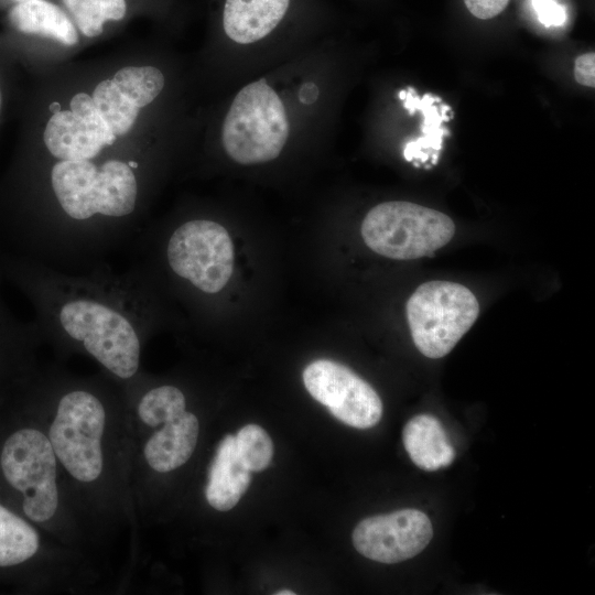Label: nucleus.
Listing matches in <instances>:
<instances>
[{"label": "nucleus", "instance_id": "1a4fd4ad", "mask_svg": "<svg viewBox=\"0 0 595 595\" xmlns=\"http://www.w3.org/2000/svg\"><path fill=\"white\" fill-rule=\"evenodd\" d=\"M432 536L429 517L409 508L361 520L353 531V543L361 555L372 561L398 563L422 552Z\"/></svg>", "mask_w": 595, "mask_h": 595}, {"label": "nucleus", "instance_id": "f257e3e1", "mask_svg": "<svg viewBox=\"0 0 595 595\" xmlns=\"http://www.w3.org/2000/svg\"><path fill=\"white\" fill-rule=\"evenodd\" d=\"M24 281L47 337L82 349L119 379L138 374L158 320L152 280L139 262L122 273L99 262L73 274L37 261L24 269Z\"/></svg>", "mask_w": 595, "mask_h": 595}, {"label": "nucleus", "instance_id": "423d86ee", "mask_svg": "<svg viewBox=\"0 0 595 595\" xmlns=\"http://www.w3.org/2000/svg\"><path fill=\"white\" fill-rule=\"evenodd\" d=\"M105 421L101 399L85 387L65 391L57 401L48 440L65 469L79 482H94L102 472Z\"/></svg>", "mask_w": 595, "mask_h": 595}, {"label": "nucleus", "instance_id": "9b49d317", "mask_svg": "<svg viewBox=\"0 0 595 595\" xmlns=\"http://www.w3.org/2000/svg\"><path fill=\"white\" fill-rule=\"evenodd\" d=\"M251 472L240 459L234 435L219 443L208 472L205 496L208 504L220 511L234 508L247 490Z\"/></svg>", "mask_w": 595, "mask_h": 595}, {"label": "nucleus", "instance_id": "dca6fc26", "mask_svg": "<svg viewBox=\"0 0 595 595\" xmlns=\"http://www.w3.org/2000/svg\"><path fill=\"white\" fill-rule=\"evenodd\" d=\"M399 97L411 115L418 110L423 116L422 136L405 144L403 151L404 158L408 161L420 160L421 162H425L430 158H433L432 152L436 155L437 151L442 148L444 134L442 122L450 119L447 111L451 109L443 105L435 96L426 94L423 98H420L412 88L401 90ZM434 162L435 160L433 158Z\"/></svg>", "mask_w": 595, "mask_h": 595}, {"label": "nucleus", "instance_id": "f03ea898", "mask_svg": "<svg viewBox=\"0 0 595 595\" xmlns=\"http://www.w3.org/2000/svg\"><path fill=\"white\" fill-rule=\"evenodd\" d=\"M289 137V120L278 94L264 78L245 86L223 125V145L240 164L275 159Z\"/></svg>", "mask_w": 595, "mask_h": 595}, {"label": "nucleus", "instance_id": "a878e982", "mask_svg": "<svg viewBox=\"0 0 595 595\" xmlns=\"http://www.w3.org/2000/svg\"><path fill=\"white\" fill-rule=\"evenodd\" d=\"M317 98V87L313 84L302 86L300 90V99L304 104H311Z\"/></svg>", "mask_w": 595, "mask_h": 595}, {"label": "nucleus", "instance_id": "20e7f679", "mask_svg": "<svg viewBox=\"0 0 595 595\" xmlns=\"http://www.w3.org/2000/svg\"><path fill=\"white\" fill-rule=\"evenodd\" d=\"M412 340L428 358L446 356L472 327L479 304L466 286L451 281H428L413 292L407 305Z\"/></svg>", "mask_w": 595, "mask_h": 595}, {"label": "nucleus", "instance_id": "6e6552de", "mask_svg": "<svg viewBox=\"0 0 595 595\" xmlns=\"http://www.w3.org/2000/svg\"><path fill=\"white\" fill-rule=\"evenodd\" d=\"M309 393L340 422L369 429L382 415V402L376 390L348 367L329 359H317L303 371Z\"/></svg>", "mask_w": 595, "mask_h": 595}, {"label": "nucleus", "instance_id": "7ed1b4c3", "mask_svg": "<svg viewBox=\"0 0 595 595\" xmlns=\"http://www.w3.org/2000/svg\"><path fill=\"white\" fill-rule=\"evenodd\" d=\"M360 231L365 244L376 253L394 260H413L445 246L455 234V224L439 210L391 201L372 207Z\"/></svg>", "mask_w": 595, "mask_h": 595}, {"label": "nucleus", "instance_id": "6ab92c4d", "mask_svg": "<svg viewBox=\"0 0 595 595\" xmlns=\"http://www.w3.org/2000/svg\"><path fill=\"white\" fill-rule=\"evenodd\" d=\"M112 82L128 99L141 108L161 93L164 76L153 66H131L117 72Z\"/></svg>", "mask_w": 595, "mask_h": 595}, {"label": "nucleus", "instance_id": "2eb2a0df", "mask_svg": "<svg viewBox=\"0 0 595 595\" xmlns=\"http://www.w3.org/2000/svg\"><path fill=\"white\" fill-rule=\"evenodd\" d=\"M9 19L20 32L54 39L65 45L78 41L77 31L65 12L45 0H23L14 6Z\"/></svg>", "mask_w": 595, "mask_h": 595}, {"label": "nucleus", "instance_id": "f3484780", "mask_svg": "<svg viewBox=\"0 0 595 595\" xmlns=\"http://www.w3.org/2000/svg\"><path fill=\"white\" fill-rule=\"evenodd\" d=\"M39 549L34 528L0 505V566H12L32 558Z\"/></svg>", "mask_w": 595, "mask_h": 595}, {"label": "nucleus", "instance_id": "5701e85b", "mask_svg": "<svg viewBox=\"0 0 595 595\" xmlns=\"http://www.w3.org/2000/svg\"><path fill=\"white\" fill-rule=\"evenodd\" d=\"M538 21L547 28L562 26L566 22V10L556 0H531Z\"/></svg>", "mask_w": 595, "mask_h": 595}, {"label": "nucleus", "instance_id": "0eeeda50", "mask_svg": "<svg viewBox=\"0 0 595 595\" xmlns=\"http://www.w3.org/2000/svg\"><path fill=\"white\" fill-rule=\"evenodd\" d=\"M7 482L23 495V511L33 521L50 520L58 505L56 455L48 437L35 429L11 434L1 452Z\"/></svg>", "mask_w": 595, "mask_h": 595}, {"label": "nucleus", "instance_id": "ddd939ff", "mask_svg": "<svg viewBox=\"0 0 595 595\" xmlns=\"http://www.w3.org/2000/svg\"><path fill=\"white\" fill-rule=\"evenodd\" d=\"M44 143L57 161L94 160L106 147L95 130L71 110L53 113Z\"/></svg>", "mask_w": 595, "mask_h": 595}, {"label": "nucleus", "instance_id": "bb28decb", "mask_svg": "<svg viewBox=\"0 0 595 595\" xmlns=\"http://www.w3.org/2000/svg\"><path fill=\"white\" fill-rule=\"evenodd\" d=\"M50 110H51L53 113H56V112H58V111L62 110V109H61V105L57 104V102H52V104L50 105Z\"/></svg>", "mask_w": 595, "mask_h": 595}, {"label": "nucleus", "instance_id": "aec40b11", "mask_svg": "<svg viewBox=\"0 0 595 595\" xmlns=\"http://www.w3.org/2000/svg\"><path fill=\"white\" fill-rule=\"evenodd\" d=\"M86 36H97L107 20H120L126 13L125 0H62Z\"/></svg>", "mask_w": 595, "mask_h": 595}, {"label": "nucleus", "instance_id": "39448f33", "mask_svg": "<svg viewBox=\"0 0 595 595\" xmlns=\"http://www.w3.org/2000/svg\"><path fill=\"white\" fill-rule=\"evenodd\" d=\"M163 258L170 272L198 292H220L234 271V245L226 228L210 219H190L169 235Z\"/></svg>", "mask_w": 595, "mask_h": 595}, {"label": "nucleus", "instance_id": "9d476101", "mask_svg": "<svg viewBox=\"0 0 595 595\" xmlns=\"http://www.w3.org/2000/svg\"><path fill=\"white\" fill-rule=\"evenodd\" d=\"M160 424L163 426L148 440L143 454L151 468L166 473L188 461L197 443L199 423L195 414L184 410Z\"/></svg>", "mask_w": 595, "mask_h": 595}, {"label": "nucleus", "instance_id": "f8f14e48", "mask_svg": "<svg viewBox=\"0 0 595 595\" xmlns=\"http://www.w3.org/2000/svg\"><path fill=\"white\" fill-rule=\"evenodd\" d=\"M289 2L290 0H226L224 30L237 43L257 42L280 23Z\"/></svg>", "mask_w": 595, "mask_h": 595}, {"label": "nucleus", "instance_id": "c85d7f7f", "mask_svg": "<svg viewBox=\"0 0 595 595\" xmlns=\"http://www.w3.org/2000/svg\"><path fill=\"white\" fill-rule=\"evenodd\" d=\"M0 105H1V94H0Z\"/></svg>", "mask_w": 595, "mask_h": 595}, {"label": "nucleus", "instance_id": "412c9836", "mask_svg": "<svg viewBox=\"0 0 595 595\" xmlns=\"http://www.w3.org/2000/svg\"><path fill=\"white\" fill-rule=\"evenodd\" d=\"M237 453L250 472L266 469L273 456V444L268 433L257 424H247L235 435Z\"/></svg>", "mask_w": 595, "mask_h": 595}, {"label": "nucleus", "instance_id": "cd10ccee", "mask_svg": "<svg viewBox=\"0 0 595 595\" xmlns=\"http://www.w3.org/2000/svg\"><path fill=\"white\" fill-rule=\"evenodd\" d=\"M295 593L290 589H282L275 593V595H294Z\"/></svg>", "mask_w": 595, "mask_h": 595}, {"label": "nucleus", "instance_id": "b1692460", "mask_svg": "<svg viewBox=\"0 0 595 595\" xmlns=\"http://www.w3.org/2000/svg\"><path fill=\"white\" fill-rule=\"evenodd\" d=\"M510 0H464L468 11L480 20L491 19L501 13Z\"/></svg>", "mask_w": 595, "mask_h": 595}, {"label": "nucleus", "instance_id": "a211bd4d", "mask_svg": "<svg viewBox=\"0 0 595 595\" xmlns=\"http://www.w3.org/2000/svg\"><path fill=\"white\" fill-rule=\"evenodd\" d=\"M91 98L116 137L126 134L132 128L140 108L120 91L112 79L99 83Z\"/></svg>", "mask_w": 595, "mask_h": 595}, {"label": "nucleus", "instance_id": "393cba45", "mask_svg": "<svg viewBox=\"0 0 595 595\" xmlns=\"http://www.w3.org/2000/svg\"><path fill=\"white\" fill-rule=\"evenodd\" d=\"M574 77H575V80L581 85H584L587 87L595 86V54L594 52L580 55L575 60Z\"/></svg>", "mask_w": 595, "mask_h": 595}, {"label": "nucleus", "instance_id": "4be33fe9", "mask_svg": "<svg viewBox=\"0 0 595 595\" xmlns=\"http://www.w3.org/2000/svg\"><path fill=\"white\" fill-rule=\"evenodd\" d=\"M71 111L89 125L105 145H111L116 136L98 112L93 98L86 93L76 94L71 101Z\"/></svg>", "mask_w": 595, "mask_h": 595}, {"label": "nucleus", "instance_id": "4468645a", "mask_svg": "<svg viewBox=\"0 0 595 595\" xmlns=\"http://www.w3.org/2000/svg\"><path fill=\"white\" fill-rule=\"evenodd\" d=\"M402 439L411 461L424 470L433 472L446 467L455 458V450L435 416L429 414L413 416L407 422Z\"/></svg>", "mask_w": 595, "mask_h": 595}]
</instances>
